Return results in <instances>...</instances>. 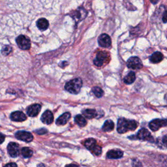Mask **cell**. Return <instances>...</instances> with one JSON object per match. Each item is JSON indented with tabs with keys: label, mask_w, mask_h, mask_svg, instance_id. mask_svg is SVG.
I'll use <instances>...</instances> for the list:
<instances>
[{
	"label": "cell",
	"mask_w": 167,
	"mask_h": 167,
	"mask_svg": "<svg viewBox=\"0 0 167 167\" xmlns=\"http://www.w3.org/2000/svg\"><path fill=\"white\" fill-rule=\"evenodd\" d=\"M84 144V146H86L87 149L90 150V151H91L97 145L96 140L94 138L87 139Z\"/></svg>",
	"instance_id": "cell-20"
},
{
	"label": "cell",
	"mask_w": 167,
	"mask_h": 167,
	"mask_svg": "<svg viewBox=\"0 0 167 167\" xmlns=\"http://www.w3.org/2000/svg\"><path fill=\"white\" fill-rule=\"evenodd\" d=\"M91 151L94 153V154L97 155V156H99L102 154V148L101 146L97 145L94 149L91 150Z\"/></svg>",
	"instance_id": "cell-26"
},
{
	"label": "cell",
	"mask_w": 167,
	"mask_h": 167,
	"mask_svg": "<svg viewBox=\"0 0 167 167\" xmlns=\"http://www.w3.org/2000/svg\"><path fill=\"white\" fill-rule=\"evenodd\" d=\"M102 129H103V131L105 132L112 131V130L114 129V123L112 120H110V119L106 120V121L105 122Z\"/></svg>",
	"instance_id": "cell-19"
},
{
	"label": "cell",
	"mask_w": 167,
	"mask_h": 167,
	"mask_svg": "<svg viewBox=\"0 0 167 167\" xmlns=\"http://www.w3.org/2000/svg\"><path fill=\"white\" fill-rule=\"evenodd\" d=\"M46 132H47V130L45 129H41L37 130V131H36V133H37L39 134H45Z\"/></svg>",
	"instance_id": "cell-27"
},
{
	"label": "cell",
	"mask_w": 167,
	"mask_h": 167,
	"mask_svg": "<svg viewBox=\"0 0 167 167\" xmlns=\"http://www.w3.org/2000/svg\"><path fill=\"white\" fill-rule=\"evenodd\" d=\"M6 166H16L17 165L15 164V163H9V164H7L5 165Z\"/></svg>",
	"instance_id": "cell-30"
},
{
	"label": "cell",
	"mask_w": 167,
	"mask_h": 167,
	"mask_svg": "<svg viewBox=\"0 0 167 167\" xmlns=\"http://www.w3.org/2000/svg\"><path fill=\"white\" fill-rule=\"evenodd\" d=\"M108 55L106 52H103L101 51L97 54L96 58L94 60V63L97 67H101L104 63L106 62V60L108 59Z\"/></svg>",
	"instance_id": "cell-4"
},
{
	"label": "cell",
	"mask_w": 167,
	"mask_h": 167,
	"mask_svg": "<svg viewBox=\"0 0 167 167\" xmlns=\"http://www.w3.org/2000/svg\"><path fill=\"white\" fill-rule=\"evenodd\" d=\"M12 47L11 46L5 45L4 46L2 49V54L4 55H7L8 54H10L12 51Z\"/></svg>",
	"instance_id": "cell-25"
},
{
	"label": "cell",
	"mask_w": 167,
	"mask_h": 167,
	"mask_svg": "<svg viewBox=\"0 0 167 167\" xmlns=\"http://www.w3.org/2000/svg\"><path fill=\"white\" fill-rule=\"evenodd\" d=\"M150 1L153 4H156L157 2H158L159 0H150Z\"/></svg>",
	"instance_id": "cell-31"
},
{
	"label": "cell",
	"mask_w": 167,
	"mask_h": 167,
	"mask_svg": "<svg viewBox=\"0 0 167 167\" xmlns=\"http://www.w3.org/2000/svg\"><path fill=\"white\" fill-rule=\"evenodd\" d=\"M21 154L24 158H29L33 155V151L29 147H24L21 150Z\"/></svg>",
	"instance_id": "cell-23"
},
{
	"label": "cell",
	"mask_w": 167,
	"mask_h": 167,
	"mask_svg": "<svg viewBox=\"0 0 167 167\" xmlns=\"http://www.w3.org/2000/svg\"><path fill=\"white\" fill-rule=\"evenodd\" d=\"M16 42L18 47L22 50H29L31 47V42L28 37L25 35L18 36L16 39Z\"/></svg>",
	"instance_id": "cell-3"
},
{
	"label": "cell",
	"mask_w": 167,
	"mask_h": 167,
	"mask_svg": "<svg viewBox=\"0 0 167 167\" xmlns=\"http://www.w3.org/2000/svg\"><path fill=\"white\" fill-rule=\"evenodd\" d=\"M137 138L142 140H153V138L150 133L145 128H142L139 130V131L137 133Z\"/></svg>",
	"instance_id": "cell-9"
},
{
	"label": "cell",
	"mask_w": 167,
	"mask_h": 167,
	"mask_svg": "<svg viewBox=\"0 0 167 167\" xmlns=\"http://www.w3.org/2000/svg\"><path fill=\"white\" fill-rule=\"evenodd\" d=\"M92 91L93 92H94V94H95V95L97 97H103V94H104V91L103 90L101 89V87H93V89H92Z\"/></svg>",
	"instance_id": "cell-24"
},
{
	"label": "cell",
	"mask_w": 167,
	"mask_h": 167,
	"mask_svg": "<svg viewBox=\"0 0 167 167\" xmlns=\"http://www.w3.org/2000/svg\"><path fill=\"white\" fill-rule=\"evenodd\" d=\"M7 150L9 154L12 157H16L19 155V146L15 142L9 143L7 146Z\"/></svg>",
	"instance_id": "cell-8"
},
{
	"label": "cell",
	"mask_w": 167,
	"mask_h": 167,
	"mask_svg": "<svg viewBox=\"0 0 167 167\" xmlns=\"http://www.w3.org/2000/svg\"><path fill=\"white\" fill-rule=\"evenodd\" d=\"M15 137L17 139H18V140L24 141L26 142H30L33 140L34 139L33 135H32L30 133L24 131H18L15 134Z\"/></svg>",
	"instance_id": "cell-7"
},
{
	"label": "cell",
	"mask_w": 167,
	"mask_h": 167,
	"mask_svg": "<svg viewBox=\"0 0 167 167\" xmlns=\"http://www.w3.org/2000/svg\"><path fill=\"white\" fill-rule=\"evenodd\" d=\"M166 119H154L151 121L149 127L151 130L153 131H157L162 127L166 126Z\"/></svg>",
	"instance_id": "cell-5"
},
{
	"label": "cell",
	"mask_w": 167,
	"mask_h": 167,
	"mask_svg": "<svg viewBox=\"0 0 167 167\" xmlns=\"http://www.w3.org/2000/svg\"><path fill=\"white\" fill-rule=\"evenodd\" d=\"M150 59L154 63H159L163 59V55L159 52H155L151 55Z\"/></svg>",
	"instance_id": "cell-17"
},
{
	"label": "cell",
	"mask_w": 167,
	"mask_h": 167,
	"mask_svg": "<svg viewBox=\"0 0 167 167\" xmlns=\"http://www.w3.org/2000/svg\"><path fill=\"white\" fill-rule=\"evenodd\" d=\"M49 24L48 20L45 18H40L37 22V26L41 31H44L48 27Z\"/></svg>",
	"instance_id": "cell-16"
},
{
	"label": "cell",
	"mask_w": 167,
	"mask_h": 167,
	"mask_svg": "<svg viewBox=\"0 0 167 167\" xmlns=\"http://www.w3.org/2000/svg\"><path fill=\"white\" fill-rule=\"evenodd\" d=\"M5 138V136L3 135V134H2V133H0V144H2L4 142Z\"/></svg>",
	"instance_id": "cell-28"
},
{
	"label": "cell",
	"mask_w": 167,
	"mask_h": 167,
	"mask_svg": "<svg viewBox=\"0 0 167 167\" xmlns=\"http://www.w3.org/2000/svg\"><path fill=\"white\" fill-rule=\"evenodd\" d=\"M41 108V106L39 104L31 105L27 109V114L30 117H35L40 112Z\"/></svg>",
	"instance_id": "cell-11"
},
{
	"label": "cell",
	"mask_w": 167,
	"mask_h": 167,
	"mask_svg": "<svg viewBox=\"0 0 167 167\" xmlns=\"http://www.w3.org/2000/svg\"><path fill=\"white\" fill-rule=\"evenodd\" d=\"M123 155V152L119 150H112L107 153V157L108 159H116L122 158Z\"/></svg>",
	"instance_id": "cell-14"
},
{
	"label": "cell",
	"mask_w": 167,
	"mask_h": 167,
	"mask_svg": "<svg viewBox=\"0 0 167 167\" xmlns=\"http://www.w3.org/2000/svg\"><path fill=\"white\" fill-rule=\"evenodd\" d=\"M84 116L87 119H93L97 115V112L94 109H86L82 111Z\"/></svg>",
	"instance_id": "cell-18"
},
{
	"label": "cell",
	"mask_w": 167,
	"mask_h": 167,
	"mask_svg": "<svg viewBox=\"0 0 167 167\" xmlns=\"http://www.w3.org/2000/svg\"><path fill=\"white\" fill-rule=\"evenodd\" d=\"M75 123L79 125L80 127H84L87 124V122L86 119L82 116V115H77L75 118Z\"/></svg>",
	"instance_id": "cell-22"
},
{
	"label": "cell",
	"mask_w": 167,
	"mask_h": 167,
	"mask_svg": "<svg viewBox=\"0 0 167 167\" xmlns=\"http://www.w3.org/2000/svg\"><path fill=\"white\" fill-rule=\"evenodd\" d=\"M127 66L132 69H140L142 67V63L139 58L132 57L128 59Z\"/></svg>",
	"instance_id": "cell-6"
},
{
	"label": "cell",
	"mask_w": 167,
	"mask_h": 167,
	"mask_svg": "<svg viewBox=\"0 0 167 167\" xmlns=\"http://www.w3.org/2000/svg\"><path fill=\"white\" fill-rule=\"evenodd\" d=\"M99 44L103 48H109L111 46V39L107 34H102L98 39Z\"/></svg>",
	"instance_id": "cell-10"
},
{
	"label": "cell",
	"mask_w": 167,
	"mask_h": 167,
	"mask_svg": "<svg viewBox=\"0 0 167 167\" xmlns=\"http://www.w3.org/2000/svg\"><path fill=\"white\" fill-rule=\"evenodd\" d=\"M137 128V123L134 120H129L123 118L118 119L117 131L119 133L123 134L128 131H134Z\"/></svg>",
	"instance_id": "cell-1"
},
{
	"label": "cell",
	"mask_w": 167,
	"mask_h": 167,
	"mask_svg": "<svg viewBox=\"0 0 167 167\" xmlns=\"http://www.w3.org/2000/svg\"><path fill=\"white\" fill-rule=\"evenodd\" d=\"M136 79V75L134 72H130L128 75L124 78V83L126 84H133Z\"/></svg>",
	"instance_id": "cell-21"
},
{
	"label": "cell",
	"mask_w": 167,
	"mask_h": 167,
	"mask_svg": "<svg viewBox=\"0 0 167 167\" xmlns=\"http://www.w3.org/2000/svg\"><path fill=\"white\" fill-rule=\"evenodd\" d=\"M163 22H164L165 23L166 22V11H165V13H164V16H163Z\"/></svg>",
	"instance_id": "cell-29"
},
{
	"label": "cell",
	"mask_w": 167,
	"mask_h": 167,
	"mask_svg": "<svg viewBox=\"0 0 167 167\" xmlns=\"http://www.w3.org/2000/svg\"><path fill=\"white\" fill-rule=\"evenodd\" d=\"M41 121L44 124L50 125L54 121V115L50 110H46L41 116Z\"/></svg>",
	"instance_id": "cell-12"
},
{
	"label": "cell",
	"mask_w": 167,
	"mask_h": 167,
	"mask_svg": "<svg viewBox=\"0 0 167 167\" xmlns=\"http://www.w3.org/2000/svg\"><path fill=\"white\" fill-rule=\"evenodd\" d=\"M71 114L69 112H66L59 116L56 120V124L58 125H66L71 118Z\"/></svg>",
	"instance_id": "cell-15"
},
{
	"label": "cell",
	"mask_w": 167,
	"mask_h": 167,
	"mask_svg": "<svg viewBox=\"0 0 167 167\" xmlns=\"http://www.w3.org/2000/svg\"><path fill=\"white\" fill-rule=\"evenodd\" d=\"M82 87V80L80 78H75V79L70 80L66 84V86H65L66 90L73 94H78V93L80 92Z\"/></svg>",
	"instance_id": "cell-2"
},
{
	"label": "cell",
	"mask_w": 167,
	"mask_h": 167,
	"mask_svg": "<svg viewBox=\"0 0 167 167\" xmlns=\"http://www.w3.org/2000/svg\"><path fill=\"white\" fill-rule=\"evenodd\" d=\"M11 119L15 122H24L26 120L27 117L24 113L20 111H16L11 114Z\"/></svg>",
	"instance_id": "cell-13"
}]
</instances>
